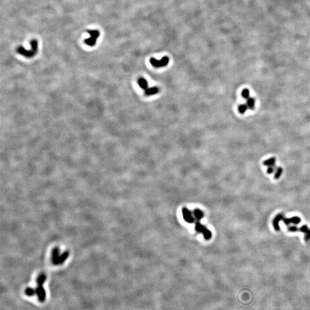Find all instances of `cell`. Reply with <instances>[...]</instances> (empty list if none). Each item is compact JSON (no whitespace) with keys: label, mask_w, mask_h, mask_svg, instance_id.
Returning a JSON list of instances; mask_svg holds the SVG:
<instances>
[{"label":"cell","mask_w":310,"mask_h":310,"mask_svg":"<svg viewBox=\"0 0 310 310\" xmlns=\"http://www.w3.org/2000/svg\"><path fill=\"white\" fill-rule=\"evenodd\" d=\"M299 229L297 228L296 226H290L288 228V230L291 232H296L299 231Z\"/></svg>","instance_id":"obj_21"},{"label":"cell","mask_w":310,"mask_h":310,"mask_svg":"<svg viewBox=\"0 0 310 310\" xmlns=\"http://www.w3.org/2000/svg\"><path fill=\"white\" fill-rule=\"evenodd\" d=\"M246 105L248 106V109H252L255 108V99H254L253 98H249V99H247V101H246Z\"/></svg>","instance_id":"obj_14"},{"label":"cell","mask_w":310,"mask_h":310,"mask_svg":"<svg viewBox=\"0 0 310 310\" xmlns=\"http://www.w3.org/2000/svg\"><path fill=\"white\" fill-rule=\"evenodd\" d=\"M248 109L246 104H241L239 106V112L241 114H244L246 112L247 109Z\"/></svg>","instance_id":"obj_17"},{"label":"cell","mask_w":310,"mask_h":310,"mask_svg":"<svg viewBox=\"0 0 310 310\" xmlns=\"http://www.w3.org/2000/svg\"><path fill=\"white\" fill-rule=\"evenodd\" d=\"M195 229L197 232L202 233L204 235V237L206 239H209L211 238V235H212L211 232H210L208 229L206 228L204 226L201 224L200 223L198 222L196 223Z\"/></svg>","instance_id":"obj_5"},{"label":"cell","mask_w":310,"mask_h":310,"mask_svg":"<svg viewBox=\"0 0 310 310\" xmlns=\"http://www.w3.org/2000/svg\"><path fill=\"white\" fill-rule=\"evenodd\" d=\"M138 84L140 86V87L141 89H144V90H147L148 89V82H147V81L145 79L143 78H140L139 80H138Z\"/></svg>","instance_id":"obj_12"},{"label":"cell","mask_w":310,"mask_h":310,"mask_svg":"<svg viewBox=\"0 0 310 310\" xmlns=\"http://www.w3.org/2000/svg\"><path fill=\"white\" fill-rule=\"evenodd\" d=\"M275 168H276L275 166L268 167V170H267V173L268 174H272V173L274 172V171H275Z\"/></svg>","instance_id":"obj_22"},{"label":"cell","mask_w":310,"mask_h":310,"mask_svg":"<svg viewBox=\"0 0 310 310\" xmlns=\"http://www.w3.org/2000/svg\"><path fill=\"white\" fill-rule=\"evenodd\" d=\"M183 216L184 218V220L188 223H192L194 221V219L193 218L191 211L189 210H188L186 208H184L182 210Z\"/></svg>","instance_id":"obj_6"},{"label":"cell","mask_w":310,"mask_h":310,"mask_svg":"<svg viewBox=\"0 0 310 310\" xmlns=\"http://www.w3.org/2000/svg\"><path fill=\"white\" fill-rule=\"evenodd\" d=\"M69 255H70V252L68 251H66L59 256L58 259H57V260L54 263V264L56 265H61L63 263L65 262V261L67 259Z\"/></svg>","instance_id":"obj_7"},{"label":"cell","mask_w":310,"mask_h":310,"mask_svg":"<svg viewBox=\"0 0 310 310\" xmlns=\"http://www.w3.org/2000/svg\"><path fill=\"white\" fill-rule=\"evenodd\" d=\"M275 163H276V159L275 157H271L267 160H265L263 164L265 166L270 167V166H275Z\"/></svg>","instance_id":"obj_13"},{"label":"cell","mask_w":310,"mask_h":310,"mask_svg":"<svg viewBox=\"0 0 310 310\" xmlns=\"http://www.w3.org/2000/svg\"><path fill=\"white\" fill-rule=\"evenodd\" d=\"M59 253H60V250L58 247H56L53 249V250L52 252L51 256L52 262L53 264L57 260L58 257L60 255Z\"/></svg>","instance_id":"obj_10"},{"label":"cell","mask_w":310,"mask_h":310,"mask_svg":"<svg viewBox=\"0 0 310 310\" xmlns=\"http://www.w3.org/2000/svg\"><path fill=\"white\" fill-rule=\"evenodd\" d=\"M46 279L47 276L45 273L40 274L37 279V286L34 288L35 295H36L38 299L40 302H44L46 299V292L43 286Z\"/></svg>","instance_id":"obj_1"},{"label":"cell","mask_w":310,"mask_h":310,"mask_svg":"<svg viewBox=\"0 0 310 310\" xmlns=\"http://www.w3.org/2000/svg\"><path fill=\"white\" fill-rule=\"evenodd\" d=\"M309 229L308 228L307 225H304L303 226H302L301 228H300L299 229V232H303V233H307V232L309 231Z\"/></svg>","instance_id":"obj_20"},{"label":"cell","mask_w":310,"mask_h":310,"mask_svg":"<svg viewBox=\"0 0 310 310\" xmlns=\"http://www.w3.org/2000/svg\"><path fill=\"white\" fill-rule=\"evenodd\" d=\"M194 214L195 217L197 218V219H201V218H203V213H202V212L200 210H199V209H197V210H195L194 211Z\"/></svg>","instance_id":"obj_19"},{"label":"cell","mask_w":310,"mask_h":310,"mask_svg":"<svg viewBox=\"0 0 310 310\" xmlns=\"http://www.w3.org/2000/svg\"><path fill=\"white\" fill-rule=\"evenodd\" d=\"M283 221L286 225L288 226L291 223H293L294 225L299 224L301 221V219L298 217H293L291 218H284L283 219Z\"/></svg>","instance_id":"obj_8"},{"label":"cell","mask_w":310,"mask_h":310,"mask_svg":"<svg viewBox=\"0 0 310 310\" xmlns=\"http://www.w3.org/2000/svg\"><path fill=\"white\" fill-rule=\"evenodd\" d=\"M159 91V90L158 89V87H150V88H148L147 90H145V95H147V96H152V95H154V94H156L157 93H158Z\"/></svg>","instance_id":"obj_11"},{"label":"cell","mask_w":310,"mask_h":310,"mask_svg":"<svg viewBox=\"0 0 310 310\" xmlns=\"http://www.w3.org/2000/svg\"><path fill=\"white\" fill-rule=\"evenodd\" d=\"M282 173H283V169H282V168H281V167L276 168L275 174V176H274L275 179H279L281 176Z\"/></svg>","instance_id":"obj_15"},{"label":"cell","mask_w":310,"mask_h":310,"mask_svg":"<svg viewBox=\"0 0 310 310\" xmlns=\"http://www.w3.org/2000/svg\"><path fill=\"white\" fill-rule=\"evenodd\" d=\"M283 214H279L277 215L275 218H274L273 221V226H274V228L275 229V230L276 231H279L280 230V228L279 225V222L281 221V220H283Z\"/></svg>","instance_id":"obj_9"},{"label":"cell","mask_w":310,"mask_h":310,"mask_svg":"<svg viewBox=\"0 0 310 310\" xmlns=\"http://www.w3.org/2000/svg\"><path fill=\"white\" fill-rule=\"evenodd\" d=\"M150 62L151 65H152L155 67L159 68V67H162L166 66L168 62H169V58L165 56L162 58L160 60H157L155 58H151L150 59Z\"/></svg>","instance_id":"obj_4"},{"label":"cell","mask_w":310,"mask_h":310,"mask_svg":"<svg viewBox=\"0 0 310 310\" xmlns=\"http://www.w3.org/2000/svg\"><path fill=\"white\" fill-rule=\"evenodd\" d=\"M31 50H26L23 47H19L17 49V52L28 58H32L34 56L35 54L37 53L38 50V42L36 40L34 39L31 41Z\"/></svg>","instance_id":"obj_2"},{"label":"cell","mask_w":310,"mask_h":310,"mask_svg":"<svg viewBox=\"0 0 310 310\" xmlns=\"http://www.w3.org/2000/svg\"><path fill=\"white\" fill-rule=\"evenodd\" d=\"M242 97L245 99H249L250 98V92L249 90L247 89L243 90L242 92Z\"/></svg>","instance_id":"obj_18"},{"label":"cell","mask_w":310,"mask_h":310,"mask_svg":"<svg viewBox=\"0 0 310 310\" xmlns=\"http://www.w3.org/2000/svg\"><path fill=\"white\" fill-rule=\"evenodd\" d=\"M25 294L28 297H32L35 295V290L34 288L31 287H28L25 290Z\"/></svg>","instance_id":"obj_16"},{"label":"cell","mask_w":310,"mask_h":310,"mask_svg":"<svg viewBox=\"0 0 310 310\" xmlns=\"http://www.w3.org/2000/svg\"><path fill=\"white\" fill-rule=\"evenodd\" d=\"M87 32L90 34V38L85 40V43L90 47H92L96 44V41L99 36V32L97 30H89Z\"/></svg>","instance_id":"obj_3"},{"label":"cell","mask_w":310,"mask_h":310,"mask_svg":"<svg viewBox=\"0 0 310 310\" xmlns=\"http://www.w3.org/2000/svg\"><path fill=\"white\" fill-rule=\"evenodd\" d=\"M304 239L306 241H309L310 239V229L309 230V231L307 232V233H306V235H305V237H304Z\"/></svg>","instance_id":"obj_23"}]
</instances>
